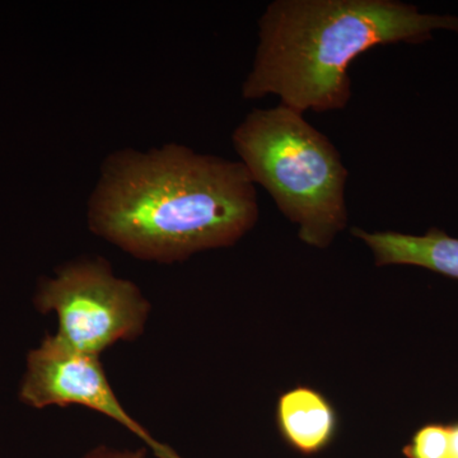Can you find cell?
<instances>
[{"label": "cell", "mask_w": 458, "mask_h": 458, "mask_svg": "<svg viewBox=\"0 0 458 458\" xmlns=\"http://www.w3.org/2000/svg\"><path fill=\"white\" fill-rule=\"evenodd\" d=\"M238 161L307 245L327 249L348 225V168L327 135L286 107L256 108L232 134Z\"/></svg>", "instance_id": "3957f363"}, {"label": "cell", "mask_w": 458, "mask_h": 458, "mask_svg": "<svg viewBox=\"0 0 458 458\" xmlns=\"http://www.w3.org/2000/svg\"><path fill=\"white\" fill-rule=\"evenodd\" d=\"M403 452L406 458H452L450 426L426 424L415 432Z\"/></svg>", "instance_id": "ba28073f"}, {"label": "cell", "mask_w": 458, "mask_h": 458, "mask_svg": "<svg viewBox=\"0 0 458 458\" xmlns=\"http://www.w3.org/2000/svg\"><path fill=\"white\" fill-rule=\"evenodd\" d=\"M259 213L245 165L177 143L114 150L102 162L87 204L92 233L158 264L233 246L255 227Z\"/></svg>", "instance_id": "6da1fadb"}, {"label": "cell", "mask_w": 458, "mask_h": 458, "mask_svg": "<svg viewBox=\"0 0 458 458\" xmlns=\"http://www.w3.org/2000/svg\"><path fill=\"white\" fill-rule=\"evenodd\" d=\"M458 32V17L420 13L399 0H276L259 21V45L242 98L278 96L298 113L343 110L352 98L349 69L384 45Z\"/></svg>", "instance_id": "7a4b0ae2"}, {"label": "cell", "mask_w": 458, "mask_h": 458, "mask_svg": "<svg viewBox=\"0 0 458 458\" xmlns=\"http://www.w3.org/2000/svg\"><path fill=\"white\" fill-rule=\"evenodd\" d=\"M352 233L372 250L378 267L410 265L458 280V238L441 229H429L424 236L361 228H352Z\"/></svg>", "instance_id": "8992f818"}, {"label": "cell", "mask_w": 458, "mask_h": 458, "mask_svg": "<svg viewBox=\"0 0 458 458\" xmlns=\"http://www.w3.org/2000/svg\"><path fill=\"white\" fill-rule=\"evenodd\" d=\"M83 458H147V448L140 450H116V448L99 445L89 452Z\"/></svg>", "instance_id": "9c48e42d"}, {"label": "cell", "mask_w": 458, "mask_h": 458, "mask_svg": "<svg viewBox=\"0 0 458 458\" xmlns=\"http://www.w3.org/2000/svg\"><path fill=\"white\" fill-rule=\"evenodd\" d=\"M20 397L36 409L78 405L95 410L137 436L156 458H182L123 409L99 357L72 351L54 335L45 337L38 349L29 352Z\"/></svg>", "instance_id": "5b68a950"}, {"label": "cell", "mask_w": 458, "mask_h": 458, "mask_svg": "<svg viewBox=\"0 0 458 458\" xmlns=\"http://www.w3.org/2000/svg\"><path fill=\"white\" fill-rule=\"evenodd\" d=\"M276 424L283 439L302 454H315L335 438L339 418L325 394L297 386L286 391L276 403Z\"/></svg>", "instance_id": "52a82bcc"}, {"label": "cell", "mask_w": 458, "mask_h": 458, "mask_svg": "<svg viewBox=\"0 0 458 458\" xmlns=\"http://www.w3.org/2000/svg\"><path fill=\"white\" fill-rule=\"evenodd\" d=\"M41 313H56L55 336L72 351L99 357L119 342L143 334L150 303L134 283L114 276L102 258L66 262L42 279L35 295Z\"/></svg>", "instance_id": "277c9868"}, {"label": "cell", "mask_w": 458, "mask_h": 458, "mask_svg": "<svg viewBox=\"0 0 458 458\" xmlns=\"http://www.w3.org/2000/svg\"><path fill=\"white\" fill-rule=\"evenodd\" d=\"M452 458H458V423L450 424Z\"/></svg>", "instance_id": "30bf717a"}]
</instances>
